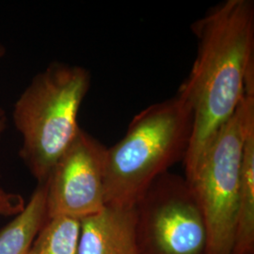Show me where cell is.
Here are the masks:
<instances>
[{
    "instance_id": "obj_1",
    "label": "cell",
    "mask_w": 254,
    "mask_h": 254,
    "mask_svg": "<svg viewBox=\"0 0 254 254\" xmlns=\"http://www.w3.org/2000/svg\"><path fill=\"white\" fill-rule=\"evenodd\" d=\"M197 55L182 91L190 104L193 127L183 161L190 170L231 118L254 78V3L226 0L195 21Z\"/></svg>"
},
{
    "instance_id": "obj_2",
    "label": "cell",
    "mask_w": 254,
    "mask_h": 254,
    "mask_svg": "<svg viewBox=\"0 0 254 254\" xmlns=\"http://www.w3.org/2000/svg\"><path fill=\"white\" fill-rule=\"evenodd\" d=\"M192 127L190 104L179 90L137 113L124 137L107 150L106 205L135 207L156 178L184 161Z\"/></svg>"
},
{
    "instance_id": "obj_3",
    "label": "cell",
    "mask_w": 254,
    "mask_h": 254,
    "mask_svg": "<svg viewBox=\"0 0 254 254\" xmlns=\"http://www.w3.org/2000/svg\"><path fill=\"white\" fill-rule=\"evenodd\" d=\"M90 87L86 68L54 62L33 76L15 101L11 119L21 136L19 156L38 184L47 181L79 132L78 113Z\"/></svg>"
},
{
    "instance_id": "obj_4",
    "label": "cell",
    "mask_w": 254,
    "mask_h": 254,
    "mask_svg": "<svg viewBox=\"0 0 254 254\" xmlns=\"http://www.w3.org/2000/svg\"><path fill=\"white\" fill-rule=\"evenodd\" d=\"M254 83L235 114L221 127L185 179L200 205L208 231L207 254H231L236 228L249 98Z\"/></svg>"
},
{
    "instance_id": "obj_5",
    "label": "cell",
    "mask_w": 254,
    "mask_h": 254,
    "mask_svg": "<svg viewBox=\"0 0 254 254\" xmlns=\"http://www.w3.org/2000/svg\"><path fill=\"white\" fill-rule=\"evenodd\" d=\"M140 254H207L208 231L185 177L164 173L135 205Z\"/></svg>"
},
{
    "instance_id": "obj_6",
    "label": "cell",
    "mask_w": 254,
    "mask_h": 254,
    "mask_svg": "<svg viewBox=\"0 0 254 254\" xmlns=\"http://www.w3.org/2000/svg\"><path fill=\"white\" fill-rule=\"evenodd\" d=\"M108 147L80 128L46 181L47 218L81 220L106 206Z\"/></svg>"
},
{
    "instance_id": "obj_7",
    "label": "cell",
    "mask_w": 254,
    "mask_h": 254,
    "mask_svg": "<svg viewBox=\"0 0 254 254\" xmlns=\"http://www.w3.org/2000/svg\"><path fill=\"white\" fill-rule=\"evenodd\" d=\"M77 254H140L133 208L106 205L80 220Z\"/></svg>"
},
{
    "instance_id": "obj_8",
    "label": "cell",
    "mask_w": 254,
    "mask_h": 254,
    "mask_svg": "<svg viewBox=\"0 0 254 254\" xmlns=\"http://www.w3.org/2000/svg\"><path fill=\"white\" fill-rule=\"evenodd\" d=\"M231 254H254V94L249 98L241 182Z\"/></svg>"
},
{
    "instance_id": "obj_9",
    "label": "cell",
    "mask_w": 254,
    "mask_h": 254,
    "mask_svg": "<svg viewBox=\"0 0 254 254\" xmlns=\"http://www.w3.org/2000/svg\"><path fill=\"white\" fill-rule=\"evenodd\" d=\"M46 182L38 184L24 209L0 231V254H25L47 221Z\"/></svg>"
},
{
    "instance_id": "obj_10",
    "label": "cell",
    "mask_w": 254,
    "mask_h": 254,
    "mask_svg": "<svg viewBox=\"0 0 254 254\" xmlns=\"http://www.w3.org/2000/svg\"><path fill=\"white\" fill-rule=\"evenodd\" d=\"M79 231L80 220L49 218L25 254H77Z\"/></svg>"
},
{
    "instance_id": "obj_11",
    "label": "cell",
    "mask_w": 254,
    "mask_h": 254,
    "mask_svg": "<svg viewBox=\"0 0 254 254\" xmlns=\"http://www.w3.org/2000/svg\"><path fill=\"white\" fill-rule=\"evenodd\" d=\"M25 205L26 200L21 194L7 190L0 186V217H15Z\"/></svg>"
},
{
    "instance_id": "obj_12",
    "label": "cell",
    "mask_w": 254,
    "mask_h": 254,
    "mask_svg": "<svg viewBox=\"0 0 254 254\" xmlns=\"http://www.w3.org/2000/svg\"><path fill=\"white\" fill-rule=\"evenodd\" d=\"M6 52H7L6 47L0 43V61L5 57ZM6 127H7V117L5 112L0 109V137L4 134Z\"/></svg>"
}]
</instances>
